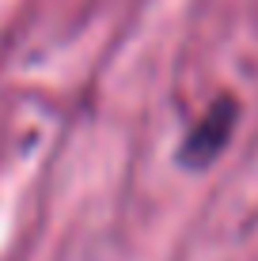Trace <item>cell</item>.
I'll list each match as a JSON object with an SVG mask.
<instances>
[{
  "instance_id": "1",
  "label": "cell",
  "mask_w": 258,
  "mask_h": 261,
  "mask_svg": "<svg viewBox=\"0 0 258 261\" xmlns=\"http://www.w3.org/2000/svg\"><path fill=\"white\" fill-rule=\"evenodd\" d=\"M239 121V102L232 95H217L213 102L201 110V118H194V125L186 129V137L179 144V163L186 170H205L224 155L228 140L236 133Z\"/></svg>"
}]
</instances>
